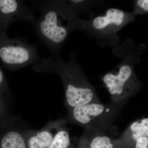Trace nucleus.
Returning a JSON list of instances; mask_svg holds the SVG:
<instances>
[{
    "instance_id": "f257e3e1",
    "label": "nucleus",
    "mask_w": 148,
    "mask_h": 148,
    "mask_svg": "<svg viewBox=\"0 0 148 148\" xmlns=\"http://www.w3.org/2000/svg\"><path fill=\"white\" fill-rule=\"evenodd\" d=\"M30 1L40 12L33 24L35 32L51 55L59 54L69 35L77 30L79 14L65 0Z\"/></svg>"
},
{
    "instance_id": "f03ea898",
    "label": "nucleus",
    "mask_w": 148,
    "mask_h": 148,
    "mask_svg": "<svg viewBox=\"0 0 148 148\" xmlns=\"http://www.w3.org/2000/svg\"><path fill=\"white\" fill-rule=\"evenodd\" d=\"M33 71L54 73L60 77L65 91V104L68 109L90 103H99L95 88L77 61L75 51L72 52L68 61H64L59 54L48 58H41L32 65Z\"/></svg>"
},
{
    "instance_id": "7ed1b4c3",
    "label": "nucleus",
    "mask_w": 148,
    "mask_h": 148,
    "mask_svg": "<svg viewBox=\"0 0 148 148\" xmlns=\"http://www.w3.org/2000/svg\"><path fill=\"white\" fill-rule=\"evenodd\" d=\"M146 48L145 45L135 44L129 39L115 47L114 51L122 60L112 71L102 77L110 95L111 103L123 105L142 88L135 67L140 62Z\"/></svg>"
},
{
    "instance_id": "20e7f679",
    "label": "nucleus",
    "mask_w": 148,
    "mask_h": 148,
    "mask_svg": "<svg viewBox=\"0 0 148 148\" xmlns=\"http://www.w3.org/2000/svg\"><path fill=\"white\" fill-rule=\"evenodd\" d=\"M135 17L132 12L111 8L106 11L104 15L89 20L79 18L77 30L84 32L102 46L117 45L119 41L118 33L133 22Z\"/></svg>"
},
{
    "instance_id": "39448f33",
    "label": "nucleus",
    "mask_w": 148,
    "mask_h": 148,
    "mask_svg": "<svg viewBox=\"0 0 148 148\" xmlns=\"http://www.w3.org/2000/svg\"><path fill=\"white\" fill-rule=\"evenodd\" d=\"M40 58L36 44H29L21 37L11 38L6 32H0V59L5 69L17 71L34 65Z\"/></svg>"
},
{
    "instance_id": "423d86ee",
    "label": "nucleus",
    "mask_w": 148,
    "mask_h": 148,
    "mask_svg": "<svg viewBox=\"0 0 148 148\" xmlns=\"http://www.w3.org/2000/svg\"><path fill=\"white\" fill-rule=\"evenodd\" d=\"M123 105L90 103L69 109L71 121L83 126L88 131H97L105 128L115 119Z\"/></svg>"
},
{
    "instance_id": "0eeeda50",
    "label": "nucleus",
    "mask_w": 148,
    "mask_h": 148,
    "mask_svg": "<svg viewBox=\"0 0 148 148\" xmlns=\"http://www.w3.org/2000/svg\"><path fill=\"white\" fill-rule=\"evenodd\" d=\"M36 18L24 1L0 0V32H6L11 24L17 21H27L33 25Z\"/></svg>"
},
{
    "instance_id": "6e6552de",
    "label": "nucleus",
    "mask_w": 148,
    "mask_h": 148,
    "mask_svg": "<svg viewBox=\"0 0 148 148\" xmlns=\"http://www.w3.org/2000/svg\"><path fill=\"white\" fill-rule=\"evenodd\" d=\"M66 121L60 119L49 122L38 130H25L27 148H48L58 130L66 124Z\"/></svg>"
},
{
    "instance_id": "1a4fd4ad",
    "label": "nucleus",
    "mask_w": 148,
    "mask_h": 148,
    "mask_svg": "<svg viewBox=\"0 0 148 148\" xmlns=\"http://www.w3.org/2000/svg\"><path fill=\"white\" fill-rule=\"evenodd\" d=\"M16 121L10 118L0 124V148H27L26 130L18 127Z\"/></svg>"
},
{
    "instance_id": "9d476101",
    "label": "nucleus",
    "mask_w": 148,
    "mask_h": 148,
    "mask_svg": "<svg viewBox=\"0 0 148 148\" xmlns=\"http://www.w3.org/2000/svg\"><path fill=\"white\" fill-rule=\"evenodd\" d=\"M148 137V118L141 119L131 123L121 136L113 139L114 148H134L138 139Z\"/></svg>"
},
{
    "instance_id": "9b49d317",
    "label": "nucleus",
    "mask_w": 148,
    "mask_h": 148,
    "mask_svg": "<svg viewBox=\"0 0 148 148\" xmlns=\"http://www.w3.org/2000/svg\"><path fill=\"white\" fill-rule=\"evenodd\" d=\"M48 148H75L66 124L58 130Z\"/></svg>"
},
{
    "instance_id": "f8f14e48",
    "label": "nucleus",
    "mask_w": 148,
    "mask_h": 148,
    "mask_svg": "<svg viewBox=\"0 0 148 148\" xmlns=\"http://www.w3.org/2000/svg\"><path fill=\"white\" fill-rule=\"evenodd\" d=\"M87 136L90 148H114L113 139L108 136L101 134H96L90 138Z\"/></svg>"
},
{
    "instance_id": "ddd939ff",
    "label": "nucleus",
    "mask_w": 148,
    "mask_h": 148,
    "mask_svg": "<svg viewBox=\"0 0 148 148\" xmlns=\"http://www.w3.org/2000/svg\"><path fill=\"white\" fill-rule=\"evenodd\" d=\"M67 2L70 6L76 12L80 14L98 5L100 1L86 0H69Z\"/></svg>"
},
{
    "instance_id": "4468645a",
    "label": "nucleus",
    "mask_w": 148,
    "mask_h": 148,
    "mask_svg": "<svg viewBox=\"0 0 148 148\" xmlns=\"http://www.w3.org/2000/svg\"><path fill=\"white\" fill-rule=\"evenodd\" d=\"M132 12L136 16L148 14V0L134 1Z\"/></svg>"
},
{
    "instance_id": "2eb2a0df",
    "label": "nucleus",
    "mask_w": 148,
    "mask_h": 148,
    "mask_svg": "<svg viewBox=\"0 0 148 148\" xmlns=\"http://www.w3.org/2000/svg\"><path fill=\"white\" fill-rule=\"evenodd\" d=\"M5 95L0 93V124L10 118Z\"/></svg>"
},
{
    "instance_id": "dca6fc26",
    "label": "nucleus",
    "mask_w": 148,
    "mask_h": 148,
    "mask_svg": "<svg viewBox=\"0 0 148 148\" xmlns=\"http://www.w3.org/2000/svg\"><path fill=\"white\" fill-rule=\"evenodd\" d=\"M0 93L8 95L10 93L9 87L4 74L0 66Z\"/></svg>"
},
{
    "instance_id": "f3484780",
    "label": "nucleus",
    "mask_w": 148,
    "mask_h": 148,
    "mask_svg": "<svg viewBox=\"0 0 148 148\" xmlns=\"http://www.w3.org/2000/svg\"><path fill=\"white\" fill-rule=\"evenodd\" d=\"M134 148H148V137L138 139L135 143Z\"/></svg>"
},
{
    "instance_id": "a211bd4d",
    "label": "nucleus",
    "mask_w": 148,
    "mask_h": 148,
    "mask_svg": "<svg viewBox=\"0 0 148 148\" xmlns=\"http://www.w3.org/2000/svg\"><path fill=\"white\" fill-rule=\"evenodd\" d=\"M77 148H90L88 138L86 133L84 134L79 139Z\"/></svg>"
}]
</instances>
